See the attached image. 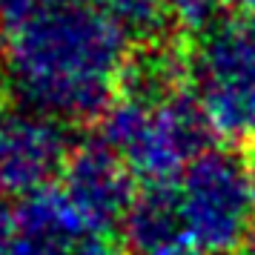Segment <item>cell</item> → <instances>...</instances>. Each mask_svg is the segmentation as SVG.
I'll list each match as a JSON object with an SVG mask.
<instances>
[{
  "label": "cell",
  "instance_id": "1",
  "mask_svg": "<svg viewBox=\"0 0 255 255\" xmlns=\"http://www.w3.org/2000/svg\"><path fill=\"white\" fill-rule=\"evenodd\" d=\"M0 58L26 109L69 127L104 118L121 95L132 43L92 0H32L0 23Z\"/></svg>",
  "mask_w": 255,
  "mask_h": 255
},
{
  "label": "cell",
  "instance_id": "2",
  "mask_svg": "<svg viewBox=\"0 0 255 255\" xmlns=\"http://www.w3.org/2000/svg\"><path fill=\"white\" fill-rule=\"evenodd\" d=\"M209 135L212 129L189 86L163 92L121 89L98 121V140L143 184L175 181L192 158L209 149Z\"/></svg>",
  "mask_w": 255,
  "mask_h": 255
},
{
  "label": "cell",
  "instance_id": "3",
  "mask_svg": "<svg viewBox=\"0 0 255 255\" xmlns=\"http://www.w3.org/2000/svg\"><path fill=\"white\" fill-rule=\"evenodd\" d=\"M175 207L195 255H230L255 230V166L250 155L209 146L172 181Z\"/></svg>",
  "mask_w": 255,
  "mask_h": 255
},
{
  "label": "cell",
  "instance_id": "4",
  "mask_svg": "<svg viewBox=\"0 0 255 255\" xmlns=\"http://www.w3.org/2000/svg\"><path fill=\"white\" fill-rule=\"evenodd\" d=\"M186 72L209 129L255 140V9H230L195 37Z\"/></svg>",
  "mask_w": 255,
  "mask_h": 255
},
{
  "label": "cell",
  "instance_id": "5",
  "mask_svg": "<svg viewBox=\"0 0 255 255\" xmlns=\"http://www.w3.org/2000/svg\"><path fill=\"white\" fill-rule=\"evenodd\" d=\"M66 124L40 112H6L0 118V195L32 198L58 184L69 161Z\"/></svg>",
  "mask_w": 255,
  "mask_h": 255
},
{
  "label": "cell",
  "instance_id": "6",
  "mask_svg": "<svg viewBox=\"0 0 255 255\" xmlns=\"http://www.w3.org/2000/svg\"><path fill=\"white\" fill-rule=\"evenodd\" d=\"M135 186L138 181L127 163L101 140H89L72 146L55 189L86 230L109 235L132 207L138 195Z\"/></svg>",
  "mask_w": 255,
  "mask_h": 255
},
{
  "label": "cell",
  "instance_id": "7",
  "mask_svg": "<svg viewBox=\"0 0 255 255\" xmlns=\"http://www.w3.org/2000/svg\"><path fill=\"white\" fill-rule=\"evenodd\" d=\"M92 235L52 186L20 201L0 255H83Z\"/></svg>",
  "mask_w": 255,
  "mask_h": 255
},
{
  "label": "cell",
  "instance_id": "8",
  "mask_svg": "<svg viewBox=\"0 0 255 255\" xmlns=\"http://www.w3.org/2000/svg\"><path fill=\"white\" fill-rule=\"evenodd\" d=\"M129 255H195L169 184H146L121 221Z\"/></svg>",
  "mask_w": 255,
  "mask_h": 255
},
{
  "label": "cell",
  "instance_id": "9",
  "mask_svg": "<svg viewBox=\"0 0 255 255\" xmlns=\"http://www.w3.org/2000/svg\"><path fill=\"white\" fill-rule=\"evenodd\" d=\"M129 35H155L169 20V0H92Z\"/></svg>",
  "mask_w": 255,
  "mask_h": 255
},
{
  "label": "cell",
  "instance_id": "10",
  "mask_svg": "<svg viewBox=\"0 0 255 255\" xmlns=\"http://www.w3.org/2000/svg\"><path fill=\"white\" fill-rule=\"evenodd\" d=\"M230 12V0H169V20L192 37H201Z\"/></svg>",
  "mask_w": 255,
  "mask_h": 255
},
{
  "label": "cell",
  "instance_id": "11",
  "mask_svg": "<svg viewBox=\"0 0 255 255\" xmlns=\"http://www.w3.org/2000/svg\"><path fill=\"white\" fill-rule=\"evenodd\" d=\"M9 98H12V83H9V75H6V66H3V58H0V118L9 112Z\"/></svg>",
  "mask_w": 255,
  "mask_h": 255
},
{
  "label": "cell",
  "instance_id": "12",
  "mask_svg": "<svg viewBox=\"0 0 255 255\" xmlns=\"http://www.w3.org/2000/svg\"><path fill=\"white\" fill-rule=\"evenodd\" d=\"M12 212H14V209H9L6 198L0 195V250H3L6 235H9V227H12Z\"/></svg>",
  "mask_w": 255,
  "mask_h": 255
},
{
  "label": "cell",
  "instance_id": "13",
  "mask_svg": "<svg viewBox=\"0 0 255 255\" xmlns=\"http://www.w3.org/2000/svg\"><path fill=\"white\" fill-rule=\"evenodd\" d=\"M32 0H0V23L6 20V17H12V14H17L20 9H26Z\"/></svg>",
  "mask_w": 255,
  "mask_h": 255
},
{
  "label": "cell",
  "instance_id": "14",
  "mask_svg": "<svg viewBox=\"0 0 255 255\" xmlns=\"http://www.w3.org/2000/svg\"><path fill=\"white\" fill-rule=\"evenodd\" d=\"M232 9H255V0H230Z\"/></svg>",
  "mask_w": 255,
  "mask_h": 255
},
{
  "label": "cell",
  "instance_id": "15",
  "mask_svg": "<svg viewBox=\"0 0 255 255\" xmlns=\"http://www.w3.org/2000/svg\"><path fill=\"white\" fill-rule=\"evenodd\" d=\"M247 255H255V230L250 235V241H247Z\"/></svg>",
  "mask_w": 255,
  "mask_h": 255
}]
</instances>
